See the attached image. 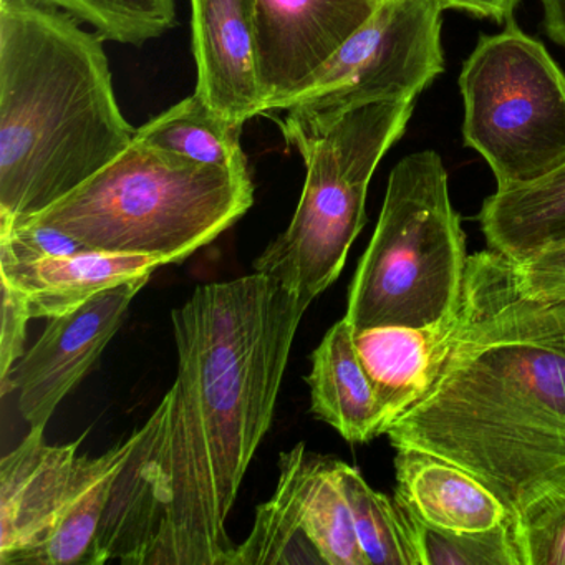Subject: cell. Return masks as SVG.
Wrapping results in <instances>:
<instances>
[{
	"instance_id": "cell-6",
	"label": "cell",
	"mask_w": 565,
	"mask_h": 565,
	"mask_svg": "<svg viewBox=\"0 0 565 565\" xmlns=\"http://www.w3.org/2000/svg\"><path fill=\"white\" fill-rule=\"evenodd\" d=\"M413 108L415 102H379L319 127L282 131L302 157L306 183L289 226L257 257L254 273L309 300L339 279L366 223L373 173L405 134Z\"/></svg>"
},
{
	"instance_id": "cell-15",
	"label": "cell",
	"mask_w": 565,
	"mask_h": 565,
	"mask_svg": "<svg viewBox=\"0 0 565 565\" xmlns=\"http://www.w3.org/2000/svg\"><path fill=\"white\" fill-rule=\"evenodd\" d=\"M161 266H167L163 259L148 254L85 249L34 263L0 264V277L21 294L32 319H52Z\"/></svg>"
},
{
	"instance_id": "cell-26",
	"label": "cell",
	"mask_w": 565,
	"mask_h": 565,
	"mask_svg": "<svg viewBox=\"0 0 565 565\" xmlns=\"http://www.w3.org/2000/svg\"><path fill=\"white\" fill-rule=\"evenodd\" d=\"M522 565H565V501L518 527Z\"/></svg>"
},
{
	"instance_id": "cell-10",
	"label": "cell",
	"mask_w": 565,
	"mask_h": 565,
	"mask_svg": "<svg viewBox=\"0 0 565 565\" xmlns=\"http://www.w3.org/2000/svg\"><path fill=\"white\" fill-rule=\"evenodd\" d=\"M379 4L380 0H254L266 114L306 85Z\"/></svg>"
},
{
	"instance_id": "cell-9",
	"label": "cell",
	"mask_w": 565,
	"mask_h": 565,
	"mask_svg": "<svg viewBox=\"0 0 565 565\" xmlns=\"http://www.w3.org/2000/svg\"><path fill=\"white\" fill-rule=\"evenodd\" d=\"M150 277L118 284L78 309L49 319L38 342L0 382L2 396L18 393L19 412L29 428H45L62 399L94 370Z\"/></svg>"
},
{
	"instance_id": "cell-20",
	"label": "cell",
	"mask_w": 565,
	"mask_h": 565,
	"mask_svg": "<svg viewBox=\"0 0 565 565\" xmlns=\"http://www.w3.org/2000/svg\"><path fill=\"white\" fill-rule=\"evenodd\" d=\"M243 127L191 95L138 128L135 140L194 163L249 171L241 147Z\"/></svg>"
},
{
	"instance_id": "cell-14",
	"label": "cell",
	"mask_w": 565,
	"mask_h": 565,
	"mask_svg": "<svg viewBox=\"0 0 565 565\" xmlns=\"http://www.w3.org/2000/svg\"><path fill=\"white\" fill-rule=\"evenodd\" d=\"M461 299V297H459ZM459 323L455 312L423 327H373L353 335L390 426L418 402L438 375Z\"/></svg>"
},
{
	"instance_id": "cell-21",
	"label": "cell",
	"mask_w": 565,
	"mask_h": 565,
	"mask_svg": "<svg viewBox=\"0 0 565 565\" xmlns=\"http://www.w3.org/2000/svg\"><path fill=\"white\" fill-rule=\"evenodd\" d=\"M340 476L366 565H423L418 521L353 466L340 461Z\"/></svg>"
},
{
	"instance_id": "cell-17",
	"label": "cell",
	"mask_w": 565,
	"mask_h": 565,
	"mask_svg": "<svg viewBox=\"0 0 565 565\" xmlns=\"http://www.w3.org/2000/svg\"><path fill=\"white\" fill-rule=\"evenodd\" d=\"M279 471L289 476L303 532L323 564L366 565L343 489L340 459L307 451L299 443L280 455Z\"/></svg>"
},
{
	"instance_id": "cell-22",
	"label": "cell",
	"mask_w": 565,
	"mask_h": 565,
	"mask_svg": "<svg viewBox=\"0 0 565 565\" xmlns=\"http://www.w3.org/2000/svg\"><path fill=\"white\" fill-rule=\"evenodd\" d=\"M323 564L307 537L289 476L279 471L276 491L257 508L253 531L234 545L226 565Z\"/></svg>"
},
{
	"instance_id": "cell-19",
	"label": "cell",
	"mask_w": 565,
	"mask_h": 565,
	"mask_svg": "<svg viewBox=\"0 0 565 565\" xmlns=\"http://www.w3.org/2000/svg\"><path fill=\"white\" fill-rule=\"evenodd\" d=\"M478 221L489 249L514 264L565 241V163L527 186L495 191Z\"/></svg>"
},
{
	"instance_id": "cell-16",
	"label": "cell",
	"mask_w": 565,
	"mask_h": 565,
	"mask_svg": "<svg viewBox=\"0 0 565 565\" xmlns=\"http://www.w3.org/2000/svg\"><path fill=\"white\" fill-rule=\"evenodd\" d=\"M353 335V327L343 317L313 350L307 376L310 409L347 441L369 443L386 435L388 423Z\"/></svg>"
},
{
	"instance_id": "cell-18",
	"label": "cell",
	"mask_w": 565,
	"mask_h": 565,
	"mask_svg": "<svg viewBox=\"0 0 565 565\" xmlns=\"http://www.w3.org/2000/svg\"><path fill=\"white\" fill-rule=\"evenodd\" d=\"M137 441L138 429L104 455L78 456L71 492L51 534L19 565H94L98 531L115 479Z\"/></svg>"
},
{
	"instance_id": "cell-11",
	"label": "cell",
	"mask_w": 565,
	"mask_h": 565,
	"mask_svg": "<svg viewBox=\"0 0 565 565\" xmlns=\"http://www.w3.org/2000/svg\"><path fill=\"white\" fill-rule=\"evenodd\" d=\"M196 92L214 111L244 127L266 114L254 0H191Z\"/></svg>"
},
{
	"instance_id": "cell-28",
	"label": "cell",
	"mask_w": 565,
	"mask_h": 565,
	"mask_svg": "<svg viewBox=\"0 0 565 565\" xmlns=\"http://www.w3.org/2000/svg\"><path fill=\"white\" fill-rule=\"evenodd\" d=\"M32 320L21 294L2 280V335H0V382L8 379L25 352L28 323Z\"/></svg>"
},
{
	"instance_id": "cell-1",
	"label": "cell",
	"mask_w": 565,
	"mask_h": 565,
	"mask_svg": "<svg viewBox=\"0 0 565 565\" xmlns=\"http://www.w3.org/2000/svg\"><path fill=\"white\" fill-rule=\"evenodd\" d=\"M310 303L254 273L196 287L171 312L177 380L115 479L94 565H226L227 518Z\"/></svg>"
},
{
	"instance_id": "cell-7",
	"label": "cell",
	"mask_w": 565,
	"mask_h": 565,
	"mask_svg": "<svg viewBox=\"0 0 565 565\" xmlns=\"http://www.w3.org/2000/svg\"><path fill=\"white\" fill-rule=\"evenodd\" d=\"M459 90L466 147L484 158L498 191L544 180L565 163V74L512 19L479 38Z\"/></svg>"
},
{
	"instance_id": "cell-24",
	"label": "cell",
	"mask_w": 565,
	"mask_h": 565,
	"mask_svg": "<svg viewBox=\"0 0 565 565\" xmlns=\"http://www.w3.org/2000/svg\"><path fill=\"white\" fill-rule=\"evenodd\" d=\"M419 525L423 565H522L515 522L481 532H445Z\"/></svg>"
},
{
	"instance_id": "cell-2",
	"label": "cell",
	"mask_w": 565,
	"mask_h": 565,
	"mask_svg": "<svg viewBox=\"0 0 565 565\" xmlns=\"http://www.w3.org/2000/svg\"><path fill=\"white\" fill-rule=\"evenodd\" d=\"M386 436L468 469L515 531L565 501V302L529 296L495 250L469 257L451 349Z\"/></svg>"
},
{
	"instance_id": "cell-27",
	"label": "cell",
	"mask_w": 565,
	"mask_h": 565,
	"mask_svg": "<svg viewBox=\"0 0 565 565\" xmlns=\"http://www.w3.org/2000/svg\"><path fill=\"white\" fill-rule=\"evenodd\" d=\"M515 266L529 296L544 302H565V241Z\"/></svg>"
},
{
	"instance_id": "cell-13",
	"label": "cell",
	"mask_w": 565,
	"mask_h": 565,
	"mask_svg": "<svg viewBox=\"0 0 565 565\" xmlns=\"http://www.w3.org/2000/svg\"><path fill=\"white\" fill-rule=\"evenodd\" d=\"M395 499L422 524L445 532H481L514 521L481 479L422 449H396Z\"/></svg>"
},
{
	"instance_id": "cell-29",
	"label": "cell",
	"mask_w": 565,
	"mask_h": 565,
	"mask_svg": "<svg viewBox=\"0 0 565 565\" xmlns=\"http://www.w3.org/2000/svg\"><path fill=\"white\" fill-rule=\"evenodd\" d=\"M521 0H449V9L468 12L475 18L508 22Z\"/></svg>"
},
{
	"instance_id": "cell-30",
	"label": "cell",
	"mask_w": 565,
	"mask_h": 565,
	"mask_svg": "<svg viewBox=\"0 0 565 565\" xmlns=\"http://www.w3.org/2000/svg\"><path fill=\"white\" fill-rule=\"evenodd\" d=\"M545 34L565 47V0H541Z\"/></svg>"
},
{
	"instance_id": "cell-25",
	"label": "cell",
	"mask_w": 565,
	"mask_h": 565,
	"mask_svg": "<svg viewBox=\"0 0 565 565\" xmlns=\"http://www.w3.org/2000/svg\"><path fill=\"white\" fill-rule=\"evenodd\" d=\"M85 249L84 244L55 227L29 221L0 223V264L34 263Z\"/></svg>"
},
{
	"instance_id": "cell-8",
	"label": "cell",
	"mask_w": 565,
	"mask_h": 565,
	"mask_svg": "<svg viewBox=\"0 0 565 565\" xmlns=\"http://www.w3.org/2000/svg\"><path fill=\"white\" fill-rule=\"evenodd\" d=\"M443 12L433 0H380L310 81L266 115L284 114L280 131L306 130L365 105L415 102L445 71Z\"/></svg>"
},
{
	"instance_id": "cell-3",
	"label": "cell",
	"mask_w": 565,
	"mask_h": 565,
	"mask_svg": "<svg viewBox=\"0 0 565 565\" xmlns=\"http://www.w3.org/2000/svg\"><path fill=\"white\" fill-rule=\"evenodd\" d=\"M104 42L39 0H2L0 223L42 213L134 143Z\"/></svg>"
},
{
	"instance_id": "cell-12",
	"label": "cell",
	"mask_w": 565,
	"mask_h": 565,
	"mask_svg": "<svg viewBox=\"0 0 565 565\" xmlns=\"http://www.w3.org/2000/svg\"><path fill=\"white\" fill-rule=\"evenodd\" d=\"M32 428L0 461V565H19L57 522L77 468V441L54 446Z\"/></svg>"
},
{
	"instance_id": "cell-23",
	"label": "cell",
	"mask_w": 565,
	"mask_h": 565,
	"mask_svg": "<svg viewBox=\"0 0 565 565\" xmlns=\"http://www.w3.org/2000/svg\"><path fill=\"white\" fill-rule=\"evenodd\" d=\"M94 28L105 41L147 44L177 22L174 0H39Z\"/></svg>"
},
{
	"instance_id": "cell-31",
	"label": "cell",
	"mask_w": 565,
	"mask_h": 565,
	"mask_svg": "<svg viewBox=\"0 0 565 565\" xmlns=\"http://www.w3.org/2000/svg\"><path fill=\"white\" fill-rule=\"evenodd\" d=\"M433 2H436V4L441 6L445 11H449V0H433Z\"/></svg>"
},
{
	"instance_id": "cell-4",
	"label": "cell",
	"mask_w": 565,
	"mask_h": 565,
	"mask_svg": "<svg viewBox=\"0 0 565 565\" xmlns=\"http://www.w3.org/2000/svg\"><path fill=\"white\" fill-rule=\"evenodd\" d=\"M254 203L249 171L194 163L135 140L117 160L29 223L87 249L178 264L230 230Z\"/></svg>"
},
{
	"instance_id": "cell-5",
	"label": "cell",
	"mask_w": 565,
	"mask_h": 565,
	"mask_svg": "<svg viewBox=\"0 0 565 565\" xmlns=\"http://www.w3.org/2000/svg\"><path fill=\"white\" fill-rule=\"evenodd\" d=\"M461 217L436 151L408 154L393 168L382 213L349 290L353 332L423 327L455 312L468 269Z\"/></svg>"
}]
</instances>
